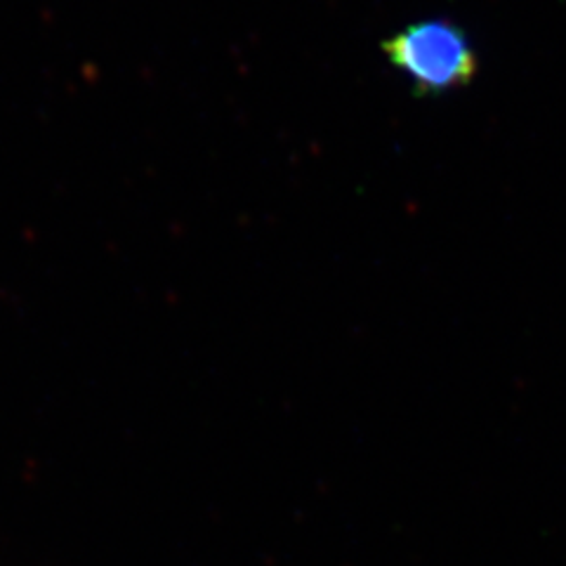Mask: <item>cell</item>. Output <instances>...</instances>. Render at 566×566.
Segmentation results:
<instances>
[{
	"instance_id": "6da1fadb",
	"label": "cell",
	"mask_w": 566,
	"mask_h": 566,
	"mask_svg": "<svg viewBox=\"0 0 566 566\" xmlns=\"http://www.w3.org/2000/svg\"><path fill=\"white\" fill-rule=\"evenodd\" d=\"M385 55L420 93H449L476 74L468 35L444 20L406 27L385 43Z\"/></svg>"
}]
</instances>
